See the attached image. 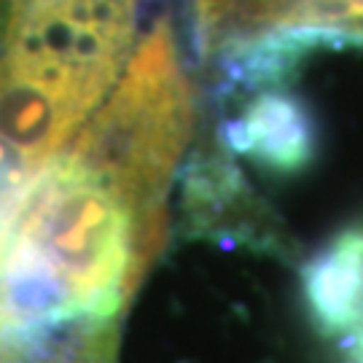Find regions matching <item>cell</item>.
<instances>
[{
    "label": "cell",
    "mask_w": 363,
    "mask_h": 363,
    "mask_svg": "<svg viewBox=\"0 0 363 363\" xmlns=\"http://www.w3.org/2000/svg\"><path fill=\"white\" fill-rule=\"evenodd\" d=\"M194 89L167 19L0 229V325L116 320L164 242Z\"/></svg>",
    "instance_id": "obj_1"
},
{
    "label": "cell",
    "mask_w": 363,
    "mask_h": 363,
    "mask_svg": "<svg viewBox=\"0 0 363 363\" xmlns=\"http://www.w3.org/2000/svg\"><path fill=\"white\" fill-rule=\"evenodd\" d=\"M138 6L140 0H0V62L94 113L135 52Z\"/></svg>",
    "instance_id": "obj_2"
},
{
    "label": "cell",
    "mask_w": 363,
    "mask_h": 363,
    "mask_svg": "<svg viewBox=\"0 0 363 363\" xmlns=\"http://www.w3.org/2000/svg\"><path fill=\"white\" fill-rule=\"evenodd\" d=\"M304 301L325 337L363 334V226L337 234L304 267Z\"/></svg>",
    "instance_id": "obj_3"
},
{
    "label": "cell",
    "mask_w": 363,
    "mask_h": 363,
    "mask_svg": "<svg viewBox=\"0 0 363 363\" xmlns=\"http://www.w3.org/2000/svg\"><path fill=\"white\" fill-rule=\"evenodd\" d=\"M223 140L250 162L294 172L310 162L315 138L307 105L283 91H264L223 124Z\"/></svg>",
    "instance_id": "obj_4"
},
{
    "label": "cell",
    "mask_w": 363,
    "mask_h": 363,
    "mask_svg": "<svg viewBox=\"0 0 363 363\" xmlns=\"http://www.w3.org/2000/svg\"><path fill=\"white\" fill-rule=\"evenodd\" d=\"M116 320L0 325V363H116Z\"/></svg>",
    "instance_id": "obj_5"
},
{
    "label": "cell",
    "mask_w": 363,
    "mask_h": 363,
    "mask_svg": "<svg viewBox=\"0 0 363 363\" xmlns=\"http://www.w3.org/2000/svg\"><path fill=\"white\" fill-rule=\"evenodd\" d=\"M352 363H363V334L355 339V350H352Z\"/></svg>",
    "instance_id": "obj_6"
}]
</instances>
